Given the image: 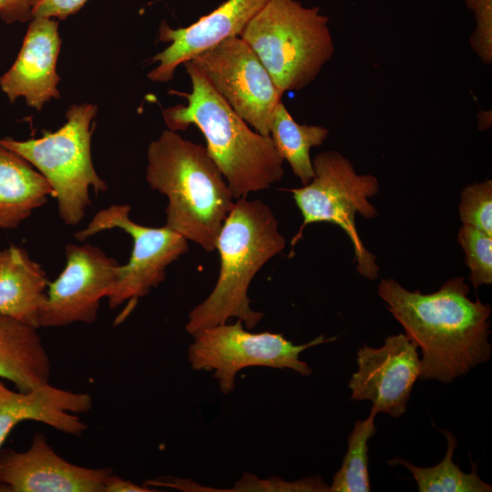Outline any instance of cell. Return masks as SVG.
<instances>
[{
	"label": "cell",
	"instance_id": "3957f363",
	"mask_svg": "<svg viewBox=\"0 0 492 492\" xmlns=\"http://www.w3.org/2000/svg\"><path fill=\"white\" fill-rule=\"evenodd\" d=\"M183 64L192 90L185 95L187 105L163 111L169 129L198 127L234 199L247 198L281 181L284 160L271 137L251 129L190 60Z\"/></svg>",
	"mask_w": 492,
	"mask_h": 492
},
{
	"label": "cell",
	"instance_id": "5bb4252c",
	"mask_svg": "<svg viewBox=\"0 0 492 492\" xmlns=\"http://www.w3.org/2000/svg\"><path fill=\"white\" fill-rule=\"evenodd\" d=\"M267 1L226 0L187 27L173 29L162 22L159 39L170 42V45L154 56L152 61L158 62L159 66L149 73L148 77L155 82H168L173 78L179 65L224 39L240 36Z\"/></svg>",
	"mask_w": 492,
	"mask_h": 492
},
{
	"label": "cell",
	"instance_id": "5b68a950",
	"mask_svg": "<svg viewBox=\"0 0 492 492\" xmlns=\"http://www.w3.org/2000/svg\"><path fill=\"white\" fill-rule=\"evenodd\" d=\"M240 37L256 53L279 92L311 84L332 58L329 18L297 0H268Z\"/></svg>",
	"mask_w": 492,
	"mask_h": 492
},
{
	"label": "cell",
	"instance_id": "44dd1931",
	"mask_svg": "<svg viewBox=\"0 0 492 492\" xmlns=\"http://www.w3.org/2000/svg\"><path fill=\"white\" fill-rule=\"evenodd\" d=\"M440 431L446 437L447 448L443 460L436 466L420 467L397 457L387 463L391 466L402 465L407 468L412 473L420 492H491V485L477 476L476 464L471 462L473 467L468 474L462 472L460 467L454 464L453 454L456 446V438L450 431L444 429Z\"/></svg>",
	"mask_w": 492,
	"mask_h": 492
},
{
	"label": "cell",
	"instance_id": "d6986e66",
	"mask_svg": "<svg viewBox=\"0 0 492 492\" xmlns=\"http://www.w3.org/2000/svg\"><path fill=\"white\" fill-rule=\"evenodd\" d=\"M55 192L46 179L0 144V229L17 228Z\"/></svg>",
	"mask_w": 492,
	"mask_h": 492
},
{
	"label": "cell",
	"instance_id": "4316f807",
	"mask_svg": "<svg viewBox=\"0 0 492 492\" xmlns=\"http://www.w3.org/2000/svg\"><path fill=\"white\" fill-rule=\"evenodd\" d=\"M87 0H32V18L65 19L77 13Z\"/></svg>",
	"mask_w": 492,
	"mask_h": 492
},
{
	"label": "cell",
	"instance_id": "cb8c5ba5",
	"mask_svg": "<svg viewBox=\"0 0 492 492\" xmlns=\"http://www.w3.org/2000/svg\"><path fill=\"white\" fill-rule=\"evenodd\" d=\"M458 212L463 224L492 235V180L465 187L461 192Z\"/></svg>",
	"mask_w": 492,
	"mask_h": 492
},
{
	"label": "cell",
	"instance_id": "4fadbf2b",
	"mask_svg": "<svg viewBox=\"0 0 492 492\" xmlns=\"http://www.w3.org/2000/svg\"><path fill=\"white\" fill-rule=\"evenodd\" d=\"M110 473V467H84L67 461L41 433L35 434L25 452L0 449V491L4 492H104Z\"/></svg>",
	"mask_w": 492,
	"mask_h": 492
},
{
	"label": "cell",
	"instance_id": "484cf974",
	"mask_svg": "<svg viewBox=\"0 0 492 492\" xmlns=\"http://www.w3.org/2000/svg\"><path fill=\"white\" fill-rule=\"evenodd\" d=\"M473 12L476 27L470 37V46L481 62L492 63V0H465Z\"/></svg>",
	"mask_w": 492,
	"mask_h": 492
},
{
	"label": "cell",
	"instance_id": "d4e9b609",
	"mask_svg": "<svg viewBox=\"0 0 492 492\" xmlns=\"http://www.w3.org/2000/svg\"><path fill=\"white\" fill-rule=\"evenodd\" d=\"M229 491L329 492V486L320 476L297 481H285L277 477L260 479L252 474L245 473Z\"/></svg>",
	"mask_w": 492,
	"mask_h": 492
},
{
	"label": "cell",
	"instance_id": "277c9868",
	"mask_svg": "<svg viewBox=\"0 0 492 492\" xmlns=\"http://www.w3.org/2000/svg\"><path fill=\"white\" fill-rule=\"evenodd\" d=\"M286 245L278 220L261 200L239 198L223 222L216 241L220 269L210 295L188 315L185 329L191 336L200 331L241 320L247 329L262 319L251 308L249 286L257 272Z\"/></svg>",
	"mask_w": 492,
	"mask_h": 492
},
{
	"label": "cell",
	"instance_id": "603a6c76",
	"mask_svg": "<svg viewBox=\"0 0 492 492\" xmlns=\"http://www.w3.org/2000/svg\"><path fill=\"white\" fill-rule=\"evenodd\" d=\"M458 242L464 250L470 280L477 289L492 283V235L473 226L463 224Z\"/></svg>",
	"mask_w": 492,
	"mask_h": 492
},
{
	"label": "cell",
	"instance_id": "f1b7e54d",
	"mask_svg": "<svg viewBox=\"0 0 492 492\" xmlns=\"http://www.w3.org/2000/svg\"><path fill=\"white\" fill-rule=\"evenodd\" d=\"M158 489L147 486H139L110 473L104 483V492H152Z\"/></svg>",
	"mask_w": 492,
	"mask_h": 492
},
{
	"label": "cell",
	"instance_id": "9c48e42d",
	"mask_svg": "<svg viewBox=\"0 0 492 492\" xmlns=\"http://www.w3.org/2000/svg\"><path fill=\"white\" fill-rule=\"evenodd\" d=\"M128 204H114L97 211L87 227L75 233L83 241L98 232L121 229L133 241L130 258L117 269L115 282L107 298L110 309L128 302L118 321L166 278L167 268L189 251L188 240L166 226L152 228L134 222Z\"/></svg>",
	"mask_w": 492,
	"mask_h": 492
},
{
	"label": "cell",
	"instance_id": "ba28073f",
	"mask_svg": "<svg viewBox=\"0 0 492 492\" xmlns=\"http://www.w3.org/2000/svg\"><path fill=\"white\" fill-rule=\"evenodd\" d=\"M188 348V360L193 370L211 371L222 394L235 387L239 371L250 366L291 369L302 375L312 374L309 365L300 359L308 348L336 340L320 335L304 344L296 345L282 333H251L243 323L220 324L193 335Z\"/></svg>",
	"mask_w": 492,
	"mask_h": 492
},
{
	"label": "cell",
	"instance_id": "7a4b0ae2",
	"mask_svg": "<svg viewBox=\"0 0 492 492\" xmlns=\"http://www.w3.org/2000/svg\"><path fill=\"white\" fill-rule=\"evenodd\" d=\"M146 179L168 198L165 226L208 252L216 250L235 201L206 147L165 129L149 146Z\"/></svg>",
	"mask_w": 492,
	"mask_h": 492
},
{
	"label": "cell",
	"instance_id": "7402d4cb",
	"mask_svg": "<svg viewBox=\"0 0 492 492\" xmlns=\"http://www.w3.org/2000/svg\"><path fill=\"white\" fill-rule=\"evenodd\" d=\"M377 411L372 407L364 420H357L348 437V448L340 469L334 474L329 492H368L371 490L368 474V440L376 433L374 418Z\"/></svg>",
	"mask_w": 492,
	"mask_h": 492
},
{
	"label": "cell",
	"instance_id": "ffe728a7",
	"mask_svg": "<svg viewBox=\"0 0 492 492\" xmlns=\"http://www.w3.org/2000/svg\"><path fill=\"white\" fill-rule=\"evenodd\" d=\"M328 135L325 127L297 123L282 99L275 106L269 122V136L276 150L302 185L314 176L310 149L321 146Z\"/></svg>",
	"mask_w": 492,
	"mask_h": 492
},
{
	"label": "cell",
	"instance_id": "52a82bcc",
	"mask_svg": "<svg viewBox=\"0 0 492 492\" xmlns=\"http://www.w3.org/2000/svg\"><path fill=\"white\" fill-rule=\"evenodd\" d=\"M314 176L302 188L291 189L302 216V224L292 240V247L302 238L303 229L315 222L339 226L349 237L357 272L374 280L379 272L375 257L364 245L355 224L356 214L372 219L377 211L369 199L379 191V182L371 174H358L351 161L341 153L328 150L312 160Z\"/></svg>",
	"mask_w": 492,
	"mask_h": 492
},
{
	"label": "cell",
	"instance_id": "2e32d148",
	"mask_svg": "<svg viewBox=\"0 0 492 492\" xmlns=\"http://www.w3.org/2000/svg\"><path fill=\"white\" fill-rule=\"evenodd\" d=\"M92 404L89 394L75 393L49 383L28 392H15L0 379V449L13 428L27 420L81 436L88 426L75 414L91 410Z\"/></svg>",
	"mask_w": 492,
	"mask_h": 492
},
{
	"label": "cell",
	"instance_id": "e0dca14e",
	"mask_svg": "<svg viewBox=\"0 0 492 492\" xmlns=\"http://www.w3.org/2000/svg\"><path fill=\"white\" fill-rule=\"evenodd\" d=\"M48 280L42 266L16 245L0 250V313L38 328Z\"/></svg>",
	"mask_w": 492,
	"mask_h": 492
},
{
	"label": "cell",
	"instance_id": "ac0fdd59",
	"mask_svg": "<svg viewBox=\"0 0 492 492\" xmlns=\"http://www.w3.org/2000/svg\"><path fill=\"white\" fill-rule=\"evenodd\" d=\"M51 363L37 328L0 313V379L28 392L49 383Z\"/></svg>",
	"mask_w": 492,
	"mask_h": 492
},
{
	"label": "cell",
	"instance_id": "7c38bea8",
	"mask_svg": "<svg viewBox=\"0 0 492 492\" xmlns=\"http://www.w3.org/2000/svg\"><path fill=\"white\" fill-rule=\"evenodd\" d=\"M417 348L405 333L386 337L379 348L364 344L357 351L358 369L348 384L351 400H369L377 413L401 416L420 375Z\"/></svg>",
	"mask_w": 492,
	"mask_h": 492
},
{
	"label": "cell",
	"instance_id": "9a60e30c",
	"mask_svg": "<svg viewBox=\"0 0 492 492\" xmlns=\"http://www.w3.org/2000/svg\"><path fill=\"white\" fill-rule=\"evenodd\" d=\"M60 45L56 20L33 18L16 60L0 77L1 89L11 102L23 97L29 107L40 110L51 98H59L56 67Z\"/></svg>",
	"mask_w": 492,
	"mask_h": 492
},
{
	"label": "cell",
	"instance_id": "83f0119b",
	"mask_svg": "<svg viewBox=\"0 0 492 492\" xmlns=\"http://www.w3.org/2000/svg\"><path fill=\"white\" fill-rule=\"evenodd\" d=\"M32 0H0V17L6 23L25 22L32 18Z\"/></svg>",
	"mask_w": 492,
	"mask_h": 492
},
{
	"label": "cell",
	"instance_id": "8fae6325",
	"mask_svg": "<svg viewBox=\"0 0 492 492\" xmlns=\"http://www.w3.org/2000/svg\"><path fill=\"white\" fill-rule=\"evenodd\" d=\"M66 258L64 270L47 283L38 328L94 323L101 299L108 296L115 282L119 263L100 248L67 244Z\"/></svg>",
	"mask_w": 492,
	"mask_h": 492
},
{
	"label": "cell",
	"instance_id": "30bf717a",
	"mask_svg": "<svg viewBox=\"0 0 492 492\" xmlns=\"http://www.w3.org/2000/svg\"><path fill=\"white\" fill-rule=\"evenodd\" d=\"M190 61L248 125L269 136L270 118L282 95L243 39H224Z\"/></svg>",
	"mask_w": 492,
	"mask_h": 492
},
{
	"label": "cell",
	"instance_id": "6da1fadb",
	"mask_svg": "<svg viewBox=\"0 0 492 492\" xmlns=\"http://www.w3.org/2000/svg\"><path fill=\"white\" fill-rule=\"evenodd\" d=\"M463 277L444 282L429 294L384 279L378 295L405 334L422 350L421 380L452 382L490 358L491 306L467 296Z\"/></svg>",
	"mask_w": 492,
	"mask_h": 492
},
{
	"label": "cell",
	"instance_id": "8992f818",
	"mask_svg": "<svg viewBox=\"0 0 492 492\" xmlns=\"http://www.w3.org/2000/svg\"><path fill=\"white\" fill-rule=\"evenodd\" d=\"M97 108L91 104L72 105L67 122L55 132L39 138L16 140L10 137L0 144L21 156L49 182L57 200L58 213L65 224L81 222L91 205L89 189L96 193L108 190L97 174L91 158V120Z\"/></svg>",
	"mask_w": 492,
	"mask_h": 492
}]
</instances>
